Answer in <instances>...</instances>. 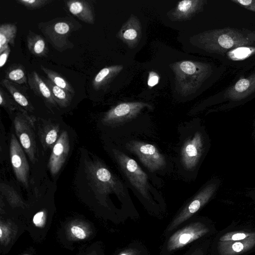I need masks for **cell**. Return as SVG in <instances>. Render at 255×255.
Instances as JSON below:
<instances>
[{
	"mask_svg": "<svg viewBox=\"0 0 255 255\" xmlns=\"http://www.w3.org/2000/svg\"><path fill=\"white\" fill-rule=\"evenodd\" d=\"M86 171L88 179L95 191L101 193H123L124 188L121 183L101 162L88 163Z\"/></svg>",
	"mask_w": 255,
	"mask_h": 255,
	"instance_id": "3957f363",
	"label": "cell"
},
{
	"mask_svg": "<svg viewBox=\"0 0 255 255\" xmlns=\"http://www.w3.org/2000/svg\"><path fill=\"white\" fill-rule=\"evenodd\" d=\"M43 79L50 89L56 103L61 107L68 106L72 101V94L56 86L48 79Z\"/></svg>",
	"mask_w": 255,
	"mask_h": 255,
	"instance_id": "d6986e66",
	"label": "cell"
},
{
	"mask_svg": "<svg viewBox=\"0 0 255 255\" xmlns=\"http://www.w3.org/2000/svg\"><path fill=\"white\" fill-rule=\"evenodd\" d=\"M2 237V231L1 229H0V237L1 238Z\"/></svg>",
	"mask_w": 255,
	"mask_h": 255,
	"instance_id": "74e56055",
	"label": "cell"
},
{
	"mask_svg": "<svg viewBox=\"0 0 255 255\" xmlns=\"http://www.w3.org/2000/svg\"><path fill=\"white\" fill-rule=\"evenodd\" d=\"M42 71L46 75L48 79L56 86L65 90L72 94L75 93L74 90L71 85L63 77L55 71L40 66Z\"/></svg>",
	"mask_w": 255,
	"mask_h": 255,
	"instance_id": "44dd1931",
	"label": "cell"
},
{
	"mask_svg": "<svg viewBox=\"0 0 255 255\" xmlns=\"http://www.w3.org/2000/svg\"><path fill=\"white\" fill-rule=\"evenodd\" d=\"M69 12L80 20L93 24L95 21L94 6L90 1L70 0L66 1Z\"/></svg>",
	"mask_w": 255,
	"mask_h": 255,
	"instance_id": "5bb4252c",
	"label": "cell"
},
{
	"mask_svg": "<svg viewBox=\"0 0 255 255\" xmlns=\"http://www.w3.org/2000/svg\"><path fill=\"white\" fill-rule=\"evenodd\" d=\"M199 2L200 1L198 0H182L179 2L177 9L180 13L186 14L195 9Z\"/></svg>",
	"mask_w": 255,
	"mask_h": 255,
	"instance_id": "4316f807",
	"label": "cell"
},
{
	"mask_svg": "<svg viewBox=\"0 0 255 255\" xmlns=\"http://www.w3.org/2000/svg\"><path fill=\"white\" fill-rule=\"evenodd\" d=\"M69 136L66 131L62 132L53 147L48 167L52 175H56L63 166L69 151Z\"/></svg>",
	"mask_w": 255,
	"mask_h": 255,
	"instance_id": "30bf717a",
	"label": "cell"
},
{
	"mask_svg": "<svg viewBox=\"0 0 255 255\" xmlns=\"http://www.w3.org/2000/svg\"><path fill=\"white\" fill-rule=\"evenodd\" d=\"M205 233V230L197 224H191L178 231L168 240L166 249L171 252L184 247L199 238Z\"/></svg>",
	"mask_w": 255,
	"mask_h": 255,
	"instance_id": "8fae6325",
	"label": "cell"
},
{
	"mask_svg": "<svg viewBox=\"0 0 255 255\" xmlns=\"http://www.w3.org/2000/svg\"><path fill=\"white\" fill-rule=\"evenodd\" d=\"M120 255H129V254L127 253H123L121 254Z\"/></svg>",
	"mask_w": 255,
	"mask_h": 255,
	"instance_id": "8d00e7d4",
	"label": "cell"
},
{
	"mask_svg": "<svg viewBox=\"0 0 255 255\" xmlns=\"http://www.w3.org/2000/svg\"><path fill=\"white\" fill-rule=\"evenodd\" d=\"M255 92V73L247 78L239 79L229 88L225 97L231 100H243Z\"/></svg>",
	"mask_w": 255,
	"mask_h": 255,
	"instance_id": "4fadbf2b",
	"label": "cell"
},
{
	"mask_svg": "<svg viewBox=\"0 0 255 255\" xmlns=\"http://www.w3.org/2000/svg\"><path fill=\"white\" fill-rule=\"evenodd\" d=\"M27 83L30 89L37 96L41 98L48 106H56L48 86L43 79L35 71L28 73Z\"/></svg>",
	"mask_w": 255,
	"mask_h": 255,
	"instance_id": "9a60e30c",
	"label": "cell"
},
{
	"mask_svg": "<svg viewBox=\"0 0 255 255\" xmlns=\"http://www.w3.org/2000/svg\"><path fill=\"white\" fill-rule=\"evenodd\" d=\"M0 105L10 112L19 108L11 96L1 87H0Z\"/></svg>",
	"mask_w": 255,
	"mask_h": 255,
	"instance_id": "d4e9b609",
	"label": "cell"
},
{
	"mask_svg": "<svg viewBox=\"0 0 255 255\" xmlns=\"http://www.w3.org/2000/svg\"><path fill=\"white\" fill-rule=\"evenodd\" d=\"M255 48L250 46H241L236 48L230 51L228 55L234 60L244 59L254 53Z\"/></svg>",
	"mask_w": 255,
	"mask_h": 255,
	"instance_id": "603a6c76",
	"label": "cell"
},
{
	"mask_svg": "<svg viewBox=\"0 0 255 255\" xmlns=\"http://www.w3.org/2000/svg\"><path fill=\"white\" fill-rule=\"evenodd\" d=\"M209 146V140L203 130L196 131L184 143L181 150L182 162L187 169H194Z\"/></svg>",
	"mask_w": 255,
	"mask_h": 255,
	"instance_id": "5b68a950",
	"label": "cell"
},
{
	"mask_svg": "<svg viewBox=\"0 0 255 255\" xmlns=\"http://www.w3.org/2000/svg\"><path fill=\"white\" fill-rule=\"evenodd\" d=\"M0 84L6 89L13 100L20 107L29 112H32L34 110L25 87L11 82L5 78L1 80Z\"/></svg>",
	"mask_w": 255,
	"mask_h": 255,
	"instance_id": "2e32d148",
	"label": "cell"
},
{
	"mask_svg": "<svg viewBox=\"0 0 255 255\" xmlns=\"http://www.w3.org/2000/svg\"><path fill=\"white\" fill-rule=\"evenodd\" d=\"M26 41L29 51L35 56L41 57L48 54V46L41 35L29 30Z\"/></svg>",
	"mask_w": 255,
	"mask_h": 255,
	"instance_id": "e0dca14e",
	"label": "cell"
},
{
	"mask_svg": "<svg viewBox=\"0 0 255 255\" xmlns=\"http://www.w3.org/2000/svg\"><path fill=\"white\" fill-rule=\"evenodd\" d=\"M231 1L255 12V0H231Z\"/></svg>",
	"mask_w": 255,
	"mask_h": 255,
	"instance_id": "f1b7e54d",
	"label": "cell"
},
{
	"mask_svg": "<svg viewBox=\"0 0 255 255\" xmlns=\"http://www.w3.org/2000/svg\"><path fill=\"white\" fill-rule=\"evenodd\" d=\"M221 183V180L218 178H214L208 182L175 218L168 227L167 231L171 232L197 212L217 191Z\"/></svg>",
	"mask_w": 255,
	"mask_h": 255,
	"instance_id": "277c9868",
	"label": "cell"
},
{
	"mask_svg": "<svg viewBox=\"0 0 255 255\" xmlns=\"http://www.w3.org/2000/svg\"><path fill=\"white\" fill-rule=\"evenodd\" d=\"M149 77L148 80V85L150 87L154 86L158 82V77L154 73L151 72L149 74Z\"/></svg>",
	"mask_w": 255,
	"mask_h": 255,
	"instance_id": "836d02e7",
	"label": "cell"
},
{
	"mask_svg": "<svg viewBox=\"0 0 255 255\" xmlns=\"http://www.w3.org/2000/svg\"><path fill=\"white\" fill-rule=\"evenodd\" d=\"M115 155L131 184L144 197L147 196V176L136 162L124 153L115 150Z\"/></svg>",
	"mask_w": 255,
	"mask_h": 255,
	"instance_id": "52a82bcc",
	"label": "cell"
},
{
	"mask_svg": "<svg viewBox=\"0 0 255 255\" xmlns=\"http://www.w3.org/2000/svg\"><path fill=\"white\" fill-rule=\"evenodd\" d=\"M118 68L116 66H112L105 67L101 69L93 80V88L96 90L102 88L117 71Z\"/></svg>",
	"mask_w": 255,
	"mask_h": 255,
	"instance_id": "7402d4cb",
	"label": "cell"
},
{
	"mask_svg": "<svg viewBox=\"0 0 255 255\" xmlns=\"http://www.w3.org/2000/svg\"><path fill=\"white\" fill-rule=\"evenodd\" d=\"M17 27L13 23H2L0 25V52L9 44L14 46Z\"/></svg>",
	"mask_w": 255,
	"mask_h": 255,
	"instance_id": "ac0fdd59",
	"label": "cell"
},
{
	"mask_svg": "<svg viewBox=\"0 0 255 255\" xmlns=\"http://www.w3.org/2000/svg\"><path fill=\"white\" fill-rule=\"evenodd\" d=\"M204 40L208 49L222 54L230 49L254 44L255 31L245 28L226 27L208 32L204 36Z\"/></svg>",
	"mask_w": 255,
	"mask_h": 255,
	"instance_id": "6da1fadb",
	"label": "cell"
},
{
	"mask_svg": "<svg viewBox=\"0 0 255 255\" xmlns=\"http://www.w3.org/2000/svg\"></svg>",
	"mask_w": 255,
	"mask_h": 255,
	"instance_id": "f35d334b",
	"label": "cell"
},
{
	"mask_svg": "<svg viewBox=\"0 0 255 255\" xmlns=\"http://www.w3.org/2000/svg\"><path fill=\"white\" fill-rule=\"evenodd\" d=\"M5 79L19 85L27 83L25 69L20 64H14L9 67L5 71Z\"/></svg>",
	"mask_w": 255,
	"mask_h": 255,
	"instance_id": "ffe728a7",
	"label": "cell"
},
{
	"mask_svg": "<svg viewBox=\"0 0 255 255\" xmlns=\"http://www.w3.org/2000/svg\"><path fill=\"white\" fill-rule=\"evenodd\" d=\"M14 126L16 134L20 144L33 163L36 160V146L34 136L28 124H33V119L26 111L21 108L14 120Z\"/></svg>",
	"mask_w": 255,
	"mask_h": 255,
	"instance_id": "8992f818",
	"label": "cell"
},
{
	"mask_svg": "<svg viewBox=\"0 0 255 255\" xmlns=\"http://www.w3.org/2000/svg\"><path fill=\"white\" fill-rule=\"evenodd\" d=\"M246 236V235L244 233H237L232 236L231 240L233 241L241 240L244 239Z\"/></svg>",
	"mask_w": 255,
	"mask_h": 255,
	"instance_id": "d590c367",
	"label": "cell"
},
{
	"mask_svg": "<svg viewBox=\"0 0 255 255\" xmlns=\"http://www.w3.org/2000/svg\"><path fill=\"white\" fill-rule=\"evenodd\" d=\"M38 27L53 48L62 52L73 48L74 44L69 40V37L81 25L74 18L65 16L40 22Z\"/></svg>",
	"mask_w": 255,
	"mask_h": 255,
	"instance_id": "7a4b0ae2",
	"label": "cell"
},
{
	"mask_svg": "<svg viewBox=\"0 0 255 255\" xmlns=\"http://www.w3.org/2000/svg\"><path fill=\"white\" fill-rule=\"evenodd\" d=\"M140 103L120 104L109 110L104 116L103 121L107 124L120 122L135 116L145 106Z\"/></svg>",
	"mask_w": 255,
	"mask_h": 255,
	"instance_id": "7c38bea8",
	"label": "cell"
},
{
	"mask_svg": "<svg viewBox=\"0 0 255 255\" xmlns=\"http://www.w3.org/2000/svg\"><path fill=\"white\" fill-rule=\"evenodd\" d=\"M59 128L51 126L47 128L42 135V142L46 147L54 146L58 139Z\"/></svg>",
	"mask_w": 255,
	"mask_h": 255,
	"instance_id": "cb8c5ba5",
	"label": "cell"
},
{
	"mask_svg": "<svg viewBox=\"0 0 255 255\" xmlns=\"http://www.w3.org/2000/svg\"><path fill=\"white\" fill-rule=\"evenodd\" d=\"M71 232L72 234L80 239H84L86 237L85 231L80 227L78 226H73L71 228Z\"/></svg>",
	"mask_w": 255,
	"mask_h": 255,
	"instance_id": "4dcf8cb0",
	"label": "cell"
},
{
	"mask_svg": "<svg viewBox=\"0 0 255 255\" xmlns=\"http://www.w3.org/2000/svg\"><path fill=\"white\" fill-rule=\"evenodd\" d=\"M181 70L185 74L192 75L197 71V66L191 61H183L180 65Z\"/></svg>",
	"mask_w": 255,
	"mask_h": 255,
	"instance_id": "83f0119b",
	"label": "cell"
},
{
	"mask_svg": "<svg viewBox=\"0 0 255 255\" xmlns=\"http://www.w3.org/2000/svg\"><path fill=\"white\" fill-rule=\"evenodd\" d=\"M10 157L12 168L17 179L24 187L28 186L29 164L23 150L14 134L10 142Z\"/></svg>",
	"mask_w": 255,
	"mask_h": 255,
	"instance_id": "9c48e42d",
	"label": "cell"
},
{
	"mask_svg": "<svg viewBox=\"0 0 255 255\" xmlns=\"http://www.w3.org/2000/svg\"><path fill=\"white\" fill-rule=\"evenodd\" d=\"M137 36L136 30L133 29H128L124 33L123 36L126 39L132 40L134 39Z\"/></svg>",
	"mask_w": 255,
	"mask_h": 255,
	"instance_id": "d6a6232c",
	"label": "cell"
},
{
	"mask_svg": "<svg viewBox=\"0 0 255 255\" xmlns=\"http://www.w3.org/2000/svg\"><path fill=\"white\" fill-rule=\"evenodd\" d=\"M44 213L43 212H39L36 213L33 218V222L36 226H40L43 221Z\"/></svg>",
	"mask_w": 255,
	"mask_h": 255,
	"instance_id": "1f68e13d",
	"label": "cell"
},
{
	"mask_svg": "<svg viewBox=\"0 0 255 255\" xmlns=\"http://www.w3.org/2000/svg\"><path fill=\"white\" fill-rule=\"evenodd\" d=\"M52 1L49 0H17L16 2L28 9L40 8Z\"/></svg>",
	"mask_w": 255,
	"mask_h": 255,
	"instance_id": "484cf974",
	"label": "cell"
},
{
	"mask_svg": "<svg viewBox=\"0 0 255 255\" xmlns=\"http://www.w3.org/2000/svg\"><path fill=\"white\" fill-rule=\"evenodd\" d=\"M10 52L8 45L5 49L0 52V67L2 68L6 63Z\"/></svg>",
	"mask_w": 255,
	"mask_h": 255,
	"instance_id": "f546056e",
	"label": "cell"
},
{
	"mask_svg": "<svg viewBox=\"0 0 255 255\" xmlns=\"http://www.w3.org/2000/svg\"><path fill=\"white\" fill-rule=\"evenodd\" d=\"M232 249L236 252H240L244 249V245L240 242L234 243L232 246Z\"/></svg>",
	"mask_w": 255,
	"mask_h": 255,
	"instance_id": "e575fe53",
	"label": "cell"
},
{
	"mask_svg": "<svg viewBox=\"0 0 255 255\" xmlns=\"http://www.w3.org/2000/svg\"><path fill=\"white\" fill-rule=\"evenodd\" d=\"M128 148L135 153L142 164L150 171H155L166 164L164 157L152 144L138 141H132L127 144Z\"/></svg>",
	"mask_w": 255,
	"mask_h": 255,
	"instance_id": "ba28073f",
	"label": "cell"
}]
</instances>
